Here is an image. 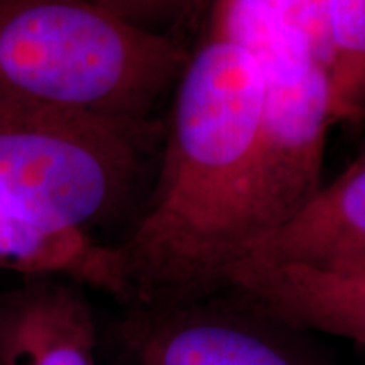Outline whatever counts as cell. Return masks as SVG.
<instances>
[{"label":"cell","mask_w":365,"mask_h":365,"mask_svg":"<svg viewBox=\"0 0 365 365\" xmlns=\"http://www.w3.org/2000/svg\"><path fill=\"white\" fill-rule=\"evenodd\" d=\"M0 269L27 276H59L115 298L112 244L59 234L26 220L0 203Z\"/></svg>","instance_id":"9c48e42d"},{"label":"cell","mask_w":365,"mask_h":365,"mask_svg":"<svg viewBox=\"0 0 365 365\" xmlns=\"http://www.w3.org/2000/svg\"><path fill=\"white\" fill-rule=\"evenodd\" d=\"M105 11L149 33L181 38L207 0H91Z\"/></svg>","instance_id":"8fae6325"},{"label":"cell","mask_w":365,"mask_h":365,"mask_svg":"<svg viewBox=\"0 0 365 365\" xmlns=\"http://www.w3.org/2000/svg\"><path fill=\"white\" fill-rule=\"evenodd\" d=\"M223 291L294 330L328 333L365 349V266L328 271L245 261Z\"/></svg>","instance_id":"8992f818"},{"label":"cell","mask_w":365,"mask_h":365,"mask_svg":"<svg viewBox=\"0 0 365 365\" xmlns=\"http://www.w3.org/2000/svg\"><path fill=\"white\" fill-rule=\"evenodd\" d=\"M190 54L91 0H0V102L156 124Z\"/></svg>","instance_id":"7a4b0ae2"},{"label":"cell","mask_w":365,"mask_h":365,"mask_svg":"<svg viewBox=\"0 0 365 365\" xmlns=\"http://www.w3.org/2000/svg\"><path fill=\"white\" fill-rule=\"evenodd\" d=\"M245 261L328 271L365 266V150L291 220L255 242Z\"/></svg>","instance_id":"ba28073f"},{"label":"cell","mask_w":365,"mask_h":365,"mask_svg":"<svg viewBox=\"0 0 365 365\" xmlns=\"http://www.w3.org/2000/svg\"><path fill=\"white\" fill-rule=\"evenodd\" d=\"M277 12L287 24L307 38L313 53L330 70V43L327 33V0H254Z\"/></svg>","instance_id":"7c38bea8"},{"label":"cell","mask_w":365,"mask_h":365,"mask_svg":"<svg viewBox=\"0 0 365 365\" xmlns=\"http://www.w3.org/2000/svg\"><path fill=\"white\" fill-rule=\"evenodd\" d=\"M83 287L68 277L27 276L0 291V365H97Z\"/></svg>","instance_id":"52a82bcc"},{"label":"cell","mask_w":365,"mask_h":365,"mask_svg":"<svg viewBox=\"0 0 365 365\" xmlns=\"http://www.w3.org/2000/svg\"><path fill=\"white\" fill-rule=\"evenodd\" d=\"M207 33L239 44L261 71L259 240L291 220L323 186V153L333 124L330 73L299 31L254 0H210Z\"/></svg>","instance_id":"277c9868"},{"label":"cell","mask_w":365,"mask_h":365,"mask_svg":"<svg viewBox=\"0 0 365 365\" xmlns=\"http://www.w3.org/2000/svg\"><path fill=\"white\" fill-rule=\"evenodd\" d=\"M130 309L122 327L129 365H328L303 331L230 291Z\"/></svg>","instance_id":"5b68a950"},{"label":"cell","mask_w":365,"mask_h":365,"mask_svg":"<svg viewBox=\"0 0 365 365\" xmlns=\"http://www.w3.org/2000/svg\"><path fill=\"white\" fill-rule=\"evenodd\" d=\"M333 122L365 120V0H327Z\"/></svg>","instance_id":"30bf717a"},{"label":"cell","mask_w":365,"mask_h":365,"mask_svg":"<svg viewBox=\"0 0 365 365\" xmlns=\"http://www.w3.org/2000/svg\"><path fill=\"white\" fill-rule=\"evenodd\" d=\"M163 132L0 102V203L46 230L93 237L129 202Z\"/></svg>","instance_id":"3957f363"},{"label":"cell","mask_w":365,"mask_h":365,"mask_svg":"<svg viewBox=\"0 0 365 365\" xmlns=\"http://www.w3.org/2000/svg\"><path fill=\"white\" fill-rule=\"evenodd\" d=\"M262 78L254 58L205 33L173 90L154 191L112 244L117 299L130 308L223 293L252 244Z\"/></svg>","instance_id":"6da1fadb"}]
</instances>
